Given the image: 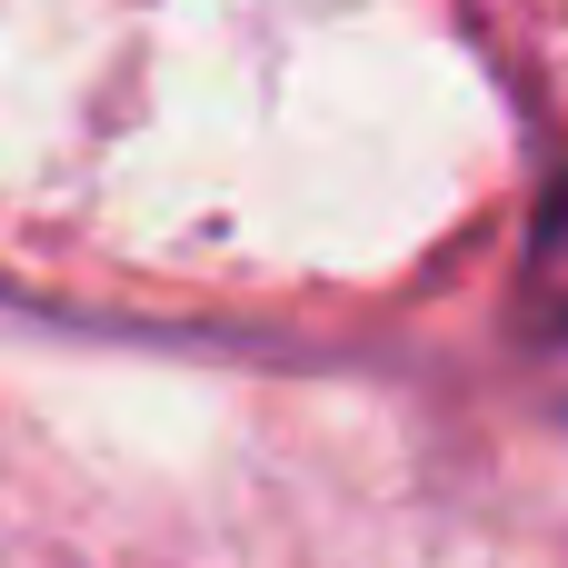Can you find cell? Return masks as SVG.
<instances>
[{
	"label": "cell",
	"mask_w": 568,
	"mask_h": 568,
	"mask_svg": "<svg viewBox=\"0 0 568 568\" xmlns=\"http://www.w3.org/2000/svg\"><path fill=\"white\" fill-rule=\"evenodd\" d=\"M529 329H539V349L568 359V190L559 210L539 220V260H529Z\"/></svg>",
	"instance_id": "1"
}]
</instances>
